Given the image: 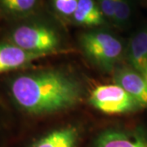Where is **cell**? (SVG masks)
Listing matches in <instances>:
<instances>
[{
    "label": "cell",
    "instance_id": "7a4b0ae2",
    "mask_svg": "<svg viewBox=\"0 0 147 147\" xmlns=\"http://www.w3.org/2000/svg\"><path fill=\"white\" fill-rule=\"evenodd\" d=\"M79 42L85 56L105 71L113 70L126 53L120 38L104 30L84 32Z\"/></svg>",
    "mask_w": 147,
    "mask_h": 147
},
{
    "label": "cell",
    "instance_id": "7c38bea8",
    "mask_svg": "<svg viewBox=\"0 0 147 147\" xmlns=\"http://www.w3.org/2000/svg\"><path fill=\"white\" fill-rule=\"evenodd\" d=\"M114 2V23L118 26L126 27L131 21L133 13L131 0H113Z\"/></svg>",
    "mask_w": 147,
    "mask_h": 147
},
{
    "label": "cell",
    "instance_id": "3957f363",
    "mask_svg": "<svg viewBox=\"0 0 147 147\" xmlns=\"http://www.w3.org/2000/svg\"><path fill=\"white\" fill-rule=\"evenodd\" d=\"M11 43L27 52L50 55L60 47V38L51 27L40 24H26L11 34Z\"/></svg>",
    "mask_w": 147,
    "mask_h": 147
},
{
    "label": "cell",
    "instance_id": "8fae6325",
    "mask_svg": "<svg viewBox=\"0 0 147 147\" xmlns=\"http://www.w3.org/2000/svg\"><path fill=\"white\" fill-rule=\"evenodd\" d=\"M39 0H0V8L13 16H22L36 8Z\"/></svg>",
    "mask_w": 147,
    "mask_h": 147
},
{
    "label": "cell",
    "instance_id": "5b68a950",
    "mask_svg": "<svg viewBox=\"0 0 147 147\" xmlns=\"http://www.w3.org/2000/svg\"><path fill=\"white\" fill-rule=\"evenodd\" d=\"M115 83L122 87L141 107H147V80L131 67H121L115 72Z\"/></svg>",
    "mask_w": 147,
    "mask_h": 147
},
{
    "label": "cell",
    "instance_id": "6da1fadb",
    "mask_svg": "<svg viewBox=\"0 0 147 147\" xmlns=\"http://www.w3.org/2000/svg\"><path fill=\"white\" fill-rule=\"evenodd\" d=\"M12 98L21 109L33 115H46L75 105L82 87L67 74L48 69L21 74L10 84Z\"/></svg>",
    "mask_w": 147,
    "mask_h": 147
},
{
    "label": "cell",
    "instance_id": "30bf717a",
    "mask_svg": "<svg viewBox=\"0 0 147 147\" xmlns=\"http://www.w3.org/2000/svg\"><path fill=\"white\" fill-rule=\"evenodd\" d=\"M77 140L78 130L73 127H69L47 133L33 147H75Z\"/></svg>",
    "mask_w": 147,
    "mask_h": 147
},
{
    "label": "cell",
    "instance_id": "8992f818",
    "mask_svg": "<svg viewBox=\"0 0 147 147\" xmlns=\"http://www.w3.org/2000/svg\"><path fill=\"white\" fill-rule=\"evenodd\" d=\"M47 56L27 52L13 43H0V74L24 67Z\"/></svg>",
    "mask_w": 147,
    "mask_h": 147
},
{
    "label": "cell",
    "instance_id": "52a82bcc",
    "mask_svg": "<svg viewBox=\"0 0 147 147\" xmlns=\"http://www.w3.org/2000/svg\"><path fill=\"white\" fill-rule=\"evenodd\" d=\"M96 147H147V137L137 131L110 129L100 133Z\"/></svg>",
    "mask_w": 147,
    "mask_h": 147
},
{
    "label": "cell",
    "instance_id": "ba28073f",
    "mask_svg": "<svg viewBox=\"0 0 147 147\" xmlns=\"http://www.w3.org/2000/svg\"><path fill=\"white\" fill-rule=\"evenodd\" d=\"M125 53L130 67L144 73L147 67V24L131 35Z\"/></svg>",
    "mask_w": 147,
    "mask_h": 147
},
{
    "label": "cell",
    "instance_id": "9a60e30c",
    "mask_svg": "<svg viewBox=\"0 0 147 147\" xmlns=\"http://www.w3.org/2000/svg\"><path fill=\"white\" fill-rule=\"evenodd\" d=\"M142 74L144 75V77H145V78H146V80H147V67H146V69H145L144 73Z\"/></svg>",
    "mask_w": 147,
    "mask_h": 147
},
{
    "label": "cell",
    "instance_id": "277c9868",
    "mask_svg": "<svg viewBox=\"0 0 147 147\" xmlns=\"http://www.w3.org/2000/svg\"><path fill=\"white\" fill-rule=\"evenodd\" d=\"M89 102L106 115H119L137 110L140 105L118 84L97 86L90 95Z\"/></svg>",
    "mask_w": 147,
    "mask_h": 147
},
{
    "label": "cell",
    "instance_id": "9c48e42d",
    "mask_svg": "<svg viewBox=\"0 0 147 147\" xmlns=\"http://www.w3.org/2000/svg\"><path fill=\"white\" fill-rule=\"evenodd\" d=\"M72 18L76 24L87 27L100 26L105 19L96 0H79Z\"/></svg>",
    "mask_w": 147,
    "mask_h": 147
},
{
    "label": "cell",
    "instance_id": "4fadbf2b",
    "mask_svg": "<svg viewBox=\"0 0 147 147\" xmlns=\"http://www.w3.org/2000/svg\"><path fill=\"white\" fill-rule=\"evenodd\" d=\"M53 7L61 15L72 16L77 8L79 0H53Z\"/></svg>",
    "mask_w": 147,
    "mask_h": 147
},
{
    "label": "cell",
    "instance_id": "5bb4252c",
    "mask_svg": "<svg viewBox=\"0 0 147 147\" xmlns=\"http://www.w3.org/2000/svg\"><path fill=\"white\" fill-rule=\"evenodd\" d=\"M105 18L114 23V2L113 0H96Z\"/></svg>",
    "mask_w": 147,
    "mask_h": 147
}]
</instances>
